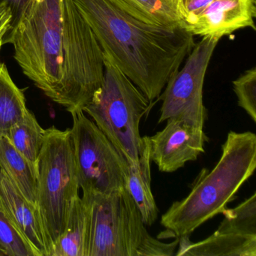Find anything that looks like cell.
<instances>
[{"label": "cell", "instance_id": "obj_1", "mask_svg": "<svg viewBox=\"0 0 256 256\" xmlns=\"http://www.w3.org/2000/svg\"><path fill=\"white\" fill-rule=\"evenodd\" d=\"M5 43L24 74L71 114L102 85V49L73 0H34Z\"/></svg>", "mask_w": 256, "mask_h": 256}, {"label": "cell", "instance_id": "obj_2", "mask_svg": "<svg viewBox=\"0 0 256 256\" xmlns=\"http://www.w3.org/2000/svg\"><path fill=\"white\" fill-rule=\"evenodd\" d=\"M92 29L103 53L150 101L160 98L172 76L194 47V36L180 25L149 24L108 0H73Z\"/></svg>", "mask_w": 256, "mask_h": 256}, {"label": "cell", "instance_id": "obj_3", "mask_svg": "<svg viewBox=\"0 0 256 256\" xmlns=\"http://www.w3.org/2000/svg\"><path fill=\"white\" fill-rule=\"evenodd\" d=\"M256 168V134L229 132L215 167L202 172L186 197L170 205L162 216V226L176 238L190 236L227 208Z\"/></svg>", "mask_w": 256, "mask_h": 256}, {"label": "cell", "instance_id": "obj_4", "mask_svg": "<svg viewBox=\"0 0 256 256\" xmlns=\"http://www.w3.org/2000/svg\"><path fill=\"white\" fill-rule=\"evenodd\" d=\"M89 212L88 256H172L179 238L170 244L151 236L126 186L110 194H83Z\"/></svg>", "mask_w": 256, "mask_h": 256}, {"label": "cell", "instance_id": "obj_5", "mask_svg": "<svg viewBox=\"0 0 256 256\" xmlns=\"http://www.w3.org/2000/svg\"><path fill=\"white\" fill-rule=\"evenodd\" d=\"M104 79L100 89L84 108L130 166L138 162L142 137L140 122L152 102L103 53Z\"/></svg>", "mask_w": 256, "mask_h": 256}, {"label": "cell", "instance_id": "obj_6", "mask_svg": "<svg viewBox=\"0 0 256 256\" xmlns=\"http://www.w3.org/2000/svg\"><path fill=\"white\" fill-rule=\"evenodd\" d=\"M71 128L44 130L37 162V209L50 248L64 233L73 200L79 196Z\"/></svg>", "mask_w": 256, "mask_h": 256}, {"label": "cell", "instance_id": "obj_7", "mask_svg": "<svg viewBox=\"0 0 256 256\" xmlns=\"http://www.w3.org/2000/svg\"><path fill=\"white\" fill-rule=\"evenodd\" d=\"M79 186L83 194H110L125 187L128 163L83 110L72 114Z\"/></svg>", "mask_w": 256, "mask_h": 256}, {"label": "cell", "instance_id": "obj_8", "mask_svg": "<svg viewBox=\"0 0 256 256\" xmlns=\"http://www.w3.org/2000/svg\"><path fill=\"white\" fill-rule=\"evenodd\" d=\"M218 41L214 37H202L186 58L184 66L169 79L158 98L162 101L158 124L178 118L204 128L208 119V110L204 104V83Z\"/></svg>", "mask_w": 256, "mask_h": 256}, {"label": "cell", "instance_id": "obj_9", "mask_svg": "<svg viewBox=\"0 0 256 256\" xmlns=\"http://www.w3.org/2000/svg\"><path fill=\"white\" fill-rule=\"evenodd\" d=\"M162 130L150 137V158L161 172L172 173L204 152L209 140L204 128L181 118L168 119Z\"/></svg>", "mask_w": 256, "mask_h": 256}, {"label": "cell", "instance_id": "obj_10", "mask_svg": "<svg viewBox=\"0 0 256 256\" xmlns=\"http://www.w3.org/2000/svg\"><path fill=\"white\" fill-rule=\"evenodd\" d=\"M256 0H214L190 24L192 36L222 38L244 28L256 30Z\"/></svg>", "mask_w": 256, "mask_h": 256}, {"label": "cell", "instance_id": "obj_11", "mask_svg": "<svg viewBox=\"0 0 256 256\" xmlns=\"http://www.w3.org/2000/svg\"><path fill=\"white\" fill-rule=\"evenodd\" d=\"M0 210L24 236L37 256H50V248L38 209L25 198L1 168Z\"/></svg>", "mask_w": 256, "mask_h": 256}, {"label": "cell", "instance_id": "obj_12", "mask_svg": "<svg viewBox=\"0 0 256 256\" xmlns=\"http://www.w3.org/2000/svg\"><path fill=\"white\" fill-rule=\"evenodd\" d=\"M126 188L132 197L146 226L156 222L158 210L151 190L150 142L149 136L142 137L138 162L128 166Z\"/></svg>", "mask_w": 256, "mask_h": 256}, {"label": "cell", "instance_id": "obj_13", "mask_svg": "<svg viewBox=\"0 0 256 256\" xmlns=\"http://www.w3.org/2000/svg\"><path fill=\"white\" fill-rule=\"evenodd\" d=\"M176 250L178 256H256V236L214 232L198 242L182 236Z\"/></svg>", "mask_w": 256, "mask_h": 256}, {"label": "cell", "instance_id": "obj_14", "mask_svg": "<svg viewBox=\"0 0 256 256\" xmlns=\"http://www.w3.org/2000/svg\"><path fill=\"white\" fill-rule=\"evenodd\" d=\"M89 212L82 197L73 200L64 233L55 242L50 256H88Z\"/></svg>", "mask_w": 256, "mask_h": 256}, {"label": "cell", "instance_id": "obj_15", "mask_svg": "<svg viewBox=\"0 0 256 256\" xmlns=\"http://www.w3.org/2000/svg\"><path fill=\"white\" fill-rule=\"evenodd\" d=\"M0 168L26 200L36 206L37 169L6 136L0 137Z\"/></svg>", "mask_w": 256, "mask_h": 256}, {"label": "cell", "instance_id": "obj_16", "mask_svg": "<svg viewBox=\"0 0 256 256\" xmlns=\"http://www.w3.org/2000/svg\"><path fill=\"white\" fill-rule=\"evenodd\" d=\"M108 1L121 11L144 23L163 26L180 25L178 12L166 0Z\"/></svg>", "mask_w": 256, "mask_h": 256}, {"label": "cell", "instance_id": "obj_17", "mask_svg": "<svg viewBox=\"0 0 256 256\" xmlns=\"http://www.w3.org/2000/svg\"><path fill=\"white\" fill-rule=\"evenodd\" d=\"M44 134V128L38 124L34 113L28 110L23 119L12 126L5 136L14 148L37 169Z\"/></svg>", "mask_w": 256, "mask_h": 256}, {"label": "cell", "instance_id": "obj_18", "mask_svg": "<svg viewBox=\"0 0 256 256\" xmlns=\"http://www.w3.org/2000/svg\"><path fill=\"white\" fill-rule=\"evenodd\" d=\"M222 221L215 232L256 236V193L232 209L226 208Z\"/></svg>", "mask_w": 256, "mask_h": 256}, {"label": "cell", "instance_id": "obj_19", "mask_svg": "<svg viewBox=\"0 0 256 256\" xmlns=\"http://www.w3.org/2000/svg\"><path fill=\"white\" fill-rule=\"evenodd\" d=\"M37 256L34 248L0 210V256Z\"/></svg>", "mask_w": 256, "mask_h": 256}, {"label": "cell", "instance_id": "obj_20", "mask_svg": "<svg viewBox=\"0 0 256 256\" xmlns=\"http://www.w3.org/2000/svg\"><path fill=\"white\" fill-rule=\"evenodd\" d=\"M238 104L256 122V68L252 67L232 82Z\"/></svg>", "mask_w": 256, "mask_h": 256}, {"label": "cell", "instance_id": "obj_21", "mask_svg": "<svg viewBox=\"0 0 256 256\" xmlns=\"http://www.w3.org/2000/svg\"><path fill=\"white\" fill-rule=\"evenodd\" d=\"M214 0H180L178 7L180 25L190 24Z\"/></svg>", "mask_w": 256, "mask_h": 256}, {"label": "cell", "instance_id": "obj_22", "mask_svg": "<svg viewBox=\"0 0 256 256\" xmlns=\"http://www.w3.org/2000/svg\"><path fill=\"white\" fill-rule=\"evenodd\" d=\"M32 1L34 0H0V8L7 7L11 10L12 18L10 31L14 29L16 25L19 23Z\"/></svg>", "mask_w": 256, "mask_h": 256}, {"label": "cell", "instance_id": "obj_23", "mask_svg": "<svg viewBox=\"0 0 256 256\" xmlns=\"http://www.w3.org/2000/svg\"><path fill=\"white\" fill-rule=\"evenodd\" d=\"M11 10L7 7L0 8V50L4 44V38L11 28Z\"/></svg>", "mask_w": 256, "mask_h": 256}, {"label": "cell", "instance_id": "obj_24", "mask_svg": "<svg viewBox=\"0 0 256 256\" xmlns=\"http://www.w3.org/2000/svg\"><path fill=\"white\" fill-rule=\"evenodd\" d=\"M168 4H170L175 10L178 12V4H179L180 0H166Z\"/></svg>", "mask_w": 256, "mask_h": 256}, {"label": "cell", "instance_id": "obj_25", "mask_svg": "<svg viewBox=\"0 0 256 256\" xmlns=\"http://www.w3.org/2000/svg\"><path fill=\"white\" fill-rule=\"evenodd\" d=\"M179 2H180V1H179Z\"/></svg>", "mask_w": 256, "mask_h": 256}]
</instances>
